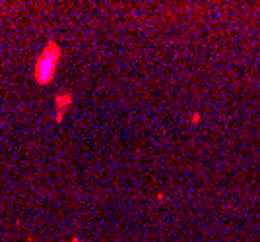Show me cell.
<instances>
[{
	"label": "cell",
	"instance_id": "obj_2",
	"mask_svg": "<svg viewBox=\"0 0 260 242\" xmlns=\"http://www.w3.org/2000/svg\"><path fill=\"white\" fill-rule=\"evenodd\" d=\"M52 103H55V114H56L55 120L56 122H62L66 110H68L70 106H72V103H74V95L70 91H60V93H56V95H55Z\"/></svg>",
	"mask_w": 260,
	"mask_h": 242
},
{
	"label": "cell",
	"instance_id": "obj_1",
	"mask_svg": "<svg viewBox=\"0 0 260 242\" xmlns=\"http://www.w3.org/2000/svg\"><path fill=\"white\" fill-rule=\"evenodd\" d=\"M62 58V48L55 39H49L47 45L43 47L41 54L35 60V68H33V77L39 85H49L56 76V68Z\"/></svg>",
	"mask_w": 260,
	"mask_h": 242
},
{
	"label": "cell",
	"instance_id": "obj_3",
	"mask_svg": "<svg viewBox=\"0 0 260 242\" xmlns=\"http://www.w3.org/2000/svg\"><path fill=\"white\" fill-rule=\"evenodd\" d=\"M190 122H194V124H198V122H200V112H192V116H190Z\"/></svg>",
	"mask_w": 260,
	"mask_h": 242
}]
</instances>
